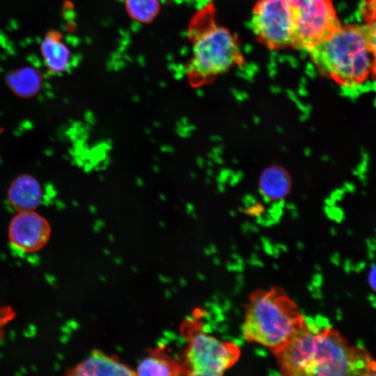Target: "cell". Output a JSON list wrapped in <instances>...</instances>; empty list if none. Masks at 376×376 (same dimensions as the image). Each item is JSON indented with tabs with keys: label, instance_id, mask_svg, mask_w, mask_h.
Segmentation results:
<instances>
[{
	"label": "cell",
	"instance_id": "12",
	"mask_svg": "<svg viewBox=\"0 0 376 376\" xmlns=\"http://www.w3.org/2000/svg\"><path fill=\"white\" fill-rule=\"evenodd\" d=\"M6 84L16 96L29 98L39 92L42 77L37 69L24 67L9 71L6 75Z\"/></svg>",
	"mask_w": 376,
	"mask_h": 376
},
{
	"label": "cell",
	"instance_id": "17",
	"mask_svg": "<svg viewBox=\"0 0 376 376\" xmlns=\"http://www.w3.org/2000/svg\"><path fill=\"white\" fill-rule=\"evenodd\" d=\"M15 317V312L10 306L0 308V339L3 336V328Z\"/></svg>",
	"mask_w": 376,
	"mask_h": 376
},
{
	"label": "cell",
	"instance_id": "16",
	"mask_svg": "<svg viewBox=\"0 0 376 376\" xmlns=\"http://www.w3.org/2000/svg\"><path fill=\"white\" fill-rule=\"evenodd\" d=\"M360 12L366 23L376 19V0H363Z\"/></svg>",
	"mask_w": 376,
	"mask_h": 376
},
{
	"label": "cell",
	"instance_id": "11",
	"mask_svg": "<svg viewBox=\"0 0 376 376\" xmlns=\"http://www.w3.org/2000/svg\"><path fill=\"white\" fill-rule=\"evenodd\" d=\"M40 50L48 69L54 73H62L69 67L71 53L62 40L58 31H49L40 45Z\"/></svg>",
	"mask_w": 376,
	"mask_h": 376
},
{
	"label": "cell",
	"instance_id": "8",
	"mask_svg": "<svg viewBox=\"0 0 376 376\" xmlns=\"http://www.w3.org/2000/svg\"><path fill=\"white\" fill-rule=\"evenodd\" d=\"M10 243L24 253H35L48 242L51 227L47 220L34 210L18 212L8 226Z\"/></svg>",
	"mask_w": 376,
	"mask_h": 376
},
{
	"label": "cell",
	"instance_id": "4",
	"mask_svg": "<svg viewBox=\"0 0 376 376\" xmlns=\"http://www.w3.org/2000/svg\"><path fill=\"white\" fill-rule=\"evenodd\" d=\"M188 32L192 55L185 72L192 85L207 84L244 62L237 38L216 24L212 7L204 8L194 15Z\"/></svg>",
	"mask_w": 376,
	"mask_h": 376
},
{
	"label": "cell",
	"instance_id": "7",
	"mask_svg": "<svg viewBox=\"0 0 376 376\" xmlns=\"http://www.w3.org/2000/svg\"><path fill=\"white\" fill-rule=\"evenodd\" d=\"M251 26L269 49L294 47L295 21L290 0H259L253 10Z\"/></svg>",
	"mask_w": 376,
	"mask_h": 376
},
{
	"label": "cell",
	"instance_id": "6",
	"mask_svg": "<svg viewBox=\"0 0 376 376\" xmlns=\"http://www.w3.org/2000/svg\"><path fill=\"white\" fill-rule=\"evenodd\" d=\"M290 1L295 21V48L308 52L341 26L331 0Z\"/></svg>",
	"mask_w": 376,
	"mask_h": 376
},
{
	"label": "cell",
	"instance_id": "10",
	"mask_svg": "<svg viewBox=\"0 0 376 376\" xmlns=\"http://www.w3.org/2000/svg\"><path fill=\"white\" fill-rule=\"evenodd\" d=\"M7 198L17 212L35 210L42 198V187L33 176L22 174L11 182L7 191Z\"/></svg>",
	"mask_w": 376,
	"mask_h": 376
},
{
	"label": "cell",
	"instance_id": "3",
	"mask_svg": "<svg viewBox=\"0 0 376 376\" xmlns=\"http://www.w3.org/2000/svg\"><path fill=\"white\" fill-rule=\"evenodd\" d=\"M244 315V338L267 347L274 354L288 343L305 318L297 303L280 287L252 292Z\"/></svg>",
	"mask_w": 376,
	"mask_h": 376
},
{
	"label": "cell",
	"instance_id": "2",
	"mask_svg": "<svg viewBox=\"0 0 376 376\" xmlns=\"http://www.w3.org/2000/svg\"><path fill=\"white\" fill-rule=\"evenodd\" d=\"M320 74L331 78L347 91L359 93L375 74V56L366 25L340 26L308 52Z\"/></svg>",
	"mask_w": 376,
	"mask_h": 376
},
{
	"label": "cell",
	"instance_id": "5",
	"mask_svg": "<svg viewBox=\"0 0 376 376\" xmlns=\"http://www.w3.org/2000/svg\"><path fill=\"white\" fill-rule=\"evenodd\" d=\"M240 354V348L234 343L196 331L189 335L181 366L184 375H221L235 363Z\"/></svg>",
	"mask_w": 376,
	"mask_h": 376
},
{
	"label": "cell",
	"instance_id": "14",
	"mask_svg": "<svg viewBox=\"0 0 376 376\" xmlns=\"http://www.w3.org/2000/svg\"><path fill=\"white\" fill-rule=\"evenodd\" d=\"M136 375H184L182 366L165 354L155 351L143 359L135 370Z\"/></svg>",
	"mask_w": 376,
	"mask_h": 376
},
{
	"label": "cell",
	"instance_id": "15",
	"mask_svg": "<svg viewBox=\"0 0 376 376\" xmlns=\"http://www.w3.org/2000/svg\"><path fill=\"white\" fill-rule=\"evenodd\" d=\"M129 17L142 24L151 23L161 10L159 0H123Z\"/></svg>",
	"mask_w": 376,
	"mask_h": 376
},
{
	"label": "cell",
	"instance_id": "13",
	"mask_svg": "<svg viewBox=\"0 0 376 376\" xmlns=\"http://www.w3.org/2000/svg\"><path fill=\"white\" fill-rule=\"evenodd\" d=\"M259 185L265 198L269 200H280L289 193L291 182L285 169L272 166L262 173Z\"/></svg>",
	"mask_w": 376,
	"mask_h": 376
},
{
	"label": "cell",
	"instance_id": "18",
	"mask_svg": "<svg viewBox=\"0 0 376 376\" xmlns=\"http://www.w3.org/2000/svg\"><path fill=\"white\" fill-rule=\"evenodd\" d=\"M366 26L375 56V74L376 76V19L367 22Z\"/></svg>",
	"mask_w": 376,
	"mask_h": 376
},
{
	"label": "cell",
	"instance_id": "1",
	"mask_svg": "<svg viewBox=\"0 0 376 376\" xmlns=\"http://www.w3.org/2000/svg\"><path fill=\"white\" fill-rule=\"evenodd\" d=\"M276 356L285 375H370L376 361L320 316H306L301 327Z\"/></svg>",
	"mask_w": 376,
	"mask_h": 376
},
{
	"label": "cell",
	"instance_id": "9",
	"mask_svg": "<svg viewBox=\"0 0 376 376\" xmlns=\"http://www.w3.org/2000/svg\"><path fill=\"white\" fill-rule=\"evenodd\" d=\"M67 375H136L135 371L116 357L94 350L89 356L66 371Z\"/></svg>",
	"mask_w": 376,
	"mask_h": 376
},
{
	"label": "cell",
	"instance_id": "19",
	"mask_svg": "<svg viewBox=\"0 0 376 376\" xmlns=\"http://www.w3.org/2000/svg\"><path fill=\"white\" fill-rule=\"evenodd\" d=\"M369 283L372 288L376 292V266L370 271L369 275Z\"/></svg>",
	"mask_w": 376,
	"mask_h": 376
},
{
	"label": "cell",
	"instance_id": "20",
	"mask_svg": "<svg viewBox=\"0 0 376 376\" xmlns=\"http://www.w3.org/2000/svg\"><path fill=\"white\" fill-rule=\"evenodd\" d=\"M372 375H376V369L374 370Z\"/></svg>",
	"mask_w": 376,
	"mask_h": 376
}]
</instances>
